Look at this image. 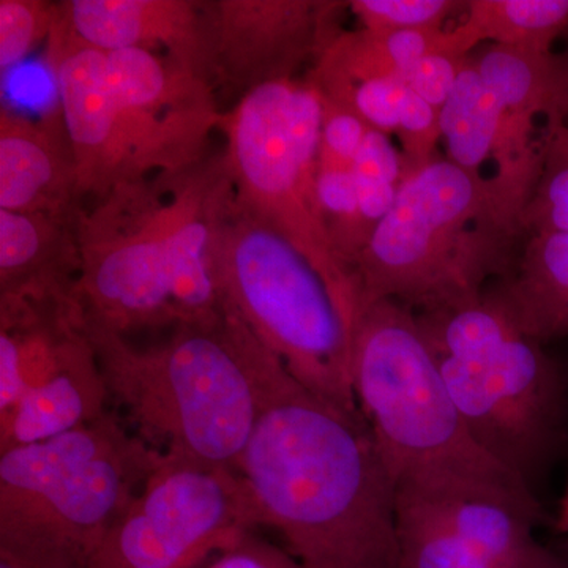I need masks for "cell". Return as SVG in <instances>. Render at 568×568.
Instances as JSON below:
<instances>
[{"mask_svg": "<svg viewBox=\"0 0 568 568\" xmlns=\"http://www.w3.org/2000/svg\"><path fill=\"white\" fill-rule=\"evenodd\" d=\"M465 59L444 52L425 55L403 74V81L410 91L440 111L457 84Z\"/></svg>", "mask_w": 568, "mask_h": 568, "instance_id": "cell-33", "label": "cell"}, {"mask_svg": "<svg viewBox=\"0 0 568 568\" xmlns=\"http://www.w3.org/2000/svg\"><path fill=\"white\" fill-rule=\"evenodd\" d=\"M416 316L470 436L534 489L564 416L559 373L544 345L518 327L493 286Z\"/></svg>", "mask_w": 568, "mask_h": 568, "instance_id": "cell-6", "label": "cell"}, {"mask_svg": "<svg viewBox=\"0 0 568 568\" xmlns=\"http://www.w3.org/2000/svg\"><path fill=\"white\" fill-rule=\"evenodd\" d=\"M351 381L396 489H478L544 515L534 489L470 436L413 310L394 301L358 310Z\"/></svg>", "mask_w": 568, "mask_h": 568, "instance_id": "cell-3", "label": "cell"}, {"mask_svg": "<svg viewBox=\"0 0 568 568\" xmlns=\"http://www.w3.org/2000/svg\"><path fill=\"white\" fill-rule=\"evenodd\" d=\"M556 526H558L559 532L568 534V487L566 495L562 497V503H560L558 525Z\"/></svg>", "mask_w": 568, "mask_h": 568, "instance_id": "cell-35", "label": "cell"}, {"mask_svg": "<svg viewBox=\"0 0 568 568\" xmlns=\"http://www.w3.org/2000/svg\"><path fill=\"white\" fill-rule=\"evenodd\" d=\"M106 69L126 140L145 178L181 173L209 155V138L224 115L211 82L144 50L106 52Z\"/></svg>", "mask_w": 568, "mask_h": 568, "instance_id": "cell-12", "label": "cell"}, {"mask_svg": "<svg viewBox=\"0 0 568 568\" xmlns=\"http://www.w3.org/2000/svg\"><path fill=\"white\" fill-rule=\"evenodd\" d=\"M508 118L547 130L568 118V58L556 52L484 44L470 52Z\"/></svg>", "mask_w": 568, "mask_h": 568, "instance_id": "cell-21", "label": "cell"}, {"mask_svg": "<svg viewBox=\"0 0 568 568\" xmlns=\"http://www.w3.org/2000/svg\"><path fill=\"white\" fill-rule=\"evenodd\" d=\"M166 174L115 186L78 219L85 324L125 336L181 324L171 272Z\"/></svg>", "mask_w": 568, "mask_h": 568, "instance_id": "cell-9", "label": "cell"}, {"mask_svg": "<svg viewBox=\"0 0 568 568\" xmlns=\"http://www.w3.org/2000/svg\"><path fill=\"white\" fill-rule=\"evenodd\" d=\"M316 91L355 112L369 129L386 133L388 136L395 134L398 129L399 104L406 92L403 78H383L358 84L339 85L328 91Z\"/></svg>", "mask_w": 568, "mask_h": 568, "instance_id": "cell-30", "label": "cell"}, {"mask_svg": "<svg viewBox=\"0 0 568 568\" xmlns=\"http://www.w3.org/2000/svg\"><path fill=\"white\" fill-rule=\"evenodd\" d=\"M257 528L237 470L163 454L89 568H196Z\"/></svg>", "mask_w": 568, "mask_h": 568, "instance_id": "cell-10", "label": "cell"}, {"mask_svg": "<svg viewBox=\"0 0 568 568\" xmlns=\"http://www.w3.org/2000/svg\"><path fill=\"white\" fill-rule=\"evenodd\" d=\"M321 118L320 93L305 78L264 85L224 112L223 155L235 200L304 254L354 328L353 278L336 257L317 200Z\"/></svg>", "mask_w": 568, "mask_h": 568, "instance_id": "cell-8", "label": "cell"}, {"mask_svg": "<svg viewBox=\"0 0 568 568\" xmlns=\"http://www.w3.org/2000/svg\"><path fill=\"white\" fill-rule=\"evenodd\" d=\"M435 52L457 55L447 29L390 33L366 29L343 31L304 78L320 91L383 78H403L418 59Z\"/></svg>", "mask_w": 568, "mask_h": 568, "instance_id": "cell-22", "label": "cell"}, {"mask_svg": "<svg viewBox=\"0 0 568 568\" xmlns=\"http://www.w3.org/2000/svg\"><path fill=\"white\" fill-rule=\"evenodd\" d=\"M257 418L237 473L302 568H402L396 487L362 414L302 386L250 332Z\"/></svg>", "mask_w": 568, "mask_h": 568, "instance_id": "cell-1", "label": "cell"}, {"mask_svg": "<svg viewBox=\"0 0 568 568\" xmlns=\"http://www.w3.org/2000/svg\"><path fill=\"white\" fill-rule=\"evenodd\" d=\"M0 568H26L20 566V564L13 562V560L0 558Z\"/></svg>", "mask_w": 568, "mask_h": 568, "instance_id": "cell-36", "label": "cell"}, {"mask_svg": "<svg viewBox=\"0 0 568 568\" xmlns=\"http://www.w3.org/2000/svg\"><path fill=\"white\" fill-rule=\"evenodd\" d=\"M163 452L114 414L0 452V558L26 568H89Z\"/></svg>", "mask_w": 568, "mask_h": 568, "instance_id": "cell-5", "label": "cell"}, {"mask_svg": "<svg viewBox=\"0 0 568 568\" xmlns=\"http://www.w3.org/2000/svg\"><path fill=\"white\" fill-rule=\"evenodd\" d=\"M58 17L88 47L163 51L211 82L205 0H63Z\"/></svg>", "mask_w": 568, "mask_h": 568, "instance_id": "cell-15", "label": "cell"}, {"mask_svg": "<svg viewBox=\"0 0 568 568\" xmlns=\"http://www.w3.org/2000/svg\"><path fill=\"white\" fill-rule=\"evenodd\" d=\"M358 207L366 231L373 235L377 224L392 211L398 197L399 186L405 178L402 151L392 136L369 129L353 168Z\"/></svg>", "mask_w": 568, "mask_h": 568, "instance_id": "cell-25", "label": "cell"}, {"mask_svg": "<svg viewBox=\"0 0 568 568\" xmlns=\"http://www.w3.org/2000/svg\"><path fill=\"white\" fill-rule=\"evenodd\" d=\"M78 222L0 211V305L81 312Z\"/></svg>", "mask_w": 568, "mask_h": 568, "instance_id": "cell-17", "label": "cell"}, {"mask_svg": "<svg viewBox=\"0 0 568 568\" xmlns=\"http://www.w3.org/2000/svg\"><path fill=\"white\" fill-rule=\"evenodd\" d=\"M349 2L339 0H205L209 74L216 97L304 78L343 32Z\"/></svg>", "mask_w": 568, "mask_h": 568, "instance_id": "cell-11", "label": "cell"}, {"mask_svg": "<svg viewBox=\"0 0 568 568\" xmlns=\"http://www.w3.org/2000/svg\"><path fill=\"white\" fill-rule=\"evenodd\" d=\"M110 398L138 436L163 454L237 470L257 418L248 328L230 310L212 324L179 325L162 345L85 324Z\"/></svg>", "mask_w": 568, "mask_h": 568, "instance_id": "cell-4", "label": "cell"}, {"mask_svg": "<svg viewBox=\"0 0 568 568\" xmlns=\"http://www.w3.org/2000/svg\"><path fill=\"white\" fill-rule=\"evenodd\" d=\"M396 493L432 507L491 568H568L534 537L541 517L506 497L477 489Z\"/></svg>", "mask_w": 568, "mask_h": 568, "instance_id": "cell-18", "label": "cell"}, {"mask_svg": "<svg viewBox=\"0 0 568 568\" xmlns=\"http://www.w3.org/2000/svg\"><path fill=\"white\" fill-rule=\"evenodd\" d=\"M463 13L450 29L459 58L484 44L551 52L568 31V0H467Z\"/></svg>", "mask_w": 568, "mask_h": 568, "instance_id": "cell-23", "label": "cell"}, {"mask_svg": "<svg viewBox=\"0 0 568 568\" xmlns=\"http://www.w3.org/2000/svg\"><path fill=\"white\" fill-rule=\"evenodd\" d=\"M213 278L230 310L313 394L361 414L351 381L353 328L320 272L234 189L213 244Z\"/></svg>", "mask_w": 568, "mask_h": 568, "instance_id": "cell-7", "label": "cell"}, {"mask_svg": "<svg viewBox=\"0 0 568 568\" xmlns=\"http://www.w3.org/2000/svg\"><path fill=\"white\" fill-rule=\"evenodd\" d=\"M491 286L530 338H567L568 233L528 235L510 274Z\"/></svg>", "mask_w": 568, "mask_h": 568, "instance_id": "cell-20", "label": "cell"}, {"mask_svg": "<svg viewBox=\"0 0 568 568\" xmlns=\"http://www.w3.org/2000/svg\"><path fill=\"white\" fill-rule=\"evenodd\" d=\"M396 537L402 568H491L432 507L402 493H396Z\"/></svg>", "mask_w": 568, "mask_h": 568, "instance_id": "cell-24", "label": "cell"}, {"mask_svg": "<svg viewBox=\"0 0 568 568\" xmlns=\"http://www.w3.org/2000/svg\"><path fill=\"white\" fill-rule=\"evenodd\" d=\"M110 399L95 351L88 343L47 383L22 396L0 417V452L44 443L95 424Z\"/></svg>", "mask_w": 568, "mask_h": 568, "instance_id": "cell-19", "label": "cell"}, {"mask_svg": "<svg viewBox=\"0 0 568 568\" xmlns=\"http://www.w3.org/2000/svg\"><path fill=\"white\" fill-rule=\"evenodd\" d=\"M47 62L84 201L145 179L115 108L106 52L74 39L55 13Z\"/></svg>", "mask_w": 568, "mask_h": 568, "instance_id": "cell-13", "label": "cell"}, {"mask_svg": "<svg viewBox=\"0 0 568 568\" xmlns=\"http://www.w3.org/2000/svg\"><path fill=\"white\" fill-rule=\"evenodd\" d=\"M525 239L521 212L495 183L436 156L403 178L355 263L357 313L377 301L414 313L467 304L510 274Z\"/></svg>", "mask_w": 568, "mask_h": 568, "instance_id": "cell-2", "label": "cell"}, {"mask_svg": "<svg viewBox=\"0 0 568 568\" xmlns=\"http://www.w3.org/2000/svg\"><path fill=\"white\" fill-rule=\"evenodd\" d=\"M205 568H302L287 549L268 544L252 532L222 552Z\"/></svg>", "mask_w": 568, "mask_h": 568, "instance_id": "cell-34", "label": "cell"}, {"mask_svg": "<svg viewBox=\"0 0 568 568\" xmlns=\"http://www.w3.org/2000/svg\"><path fill=\"white\" fill-rule=\"evenodd\" d=\"M395 134L398 136L399 151L405 163V175L420 170L436 159L437 144L443 141L440 111L406 85Z\"/></svg>", "mask_w": 568, "mask_h": 568, "instance_id": "cell-31", "label": "cell"}, {"mask_svg": "<svg viewBox=\"0 0 568 568\" xmlns=\"http://www.w3.org/2000/svg\"><path fill=\"white\" fill-rule=\"evenodd\" d=\"M525 235L568 233V125L545 130L544 162L523 213Z\"/></svg>", "mask_w": 568, "mask_h": 568, "instance_id": "cell-26", "label": "cell"}, {"mask_svg": "<svg viewBox=\"0 0 568 568\" xmlns=\"http://www.w3.org/2000/svg\"><path fill=\"white\" fill-rule=\"evenodd\" d=\"M58 2L0 0V69L9 71L47 43L54 28Z\"/></svg>", "mask_w": 568, "mask_h": 568, "instance_id": "cell-29", "label": "cell"}, {"mask_svg": "<svg viewBox=\"0 0 568 568\" xmlns=\"http://www.w3.org/2000/svg\"><path fill=\"white\" fill-rule=\"evenodd\" d=\"M317 200L336 257L353 278L354 265L368 245L372 235L366 231L362 219L351 170L320 166Z\"/></svg>", "mask_w": 568, "mask_h": 568, "instance_id": "cell-27", "label": "cell"}, {"mask_svg": "<svg viewBox=\"0 0 568 568\" xmlns=\"http://www.w3.org/2000/svg\"><path fill=\"white\" fill-rule=\"evenodd\" d=\"M440 132L447 160L477 181L493 182L525 213L544 162V140L514 129L506 110L466 55L443 110Z\"/></svg>", "mask_w": 568, "mask_h": 568, "instance_id": "cell-14", "label": "cell"}, {"mask_svg": "<svg viewBox=\"0 0 568 568\" xmlns=\"http://www.w3.org/2000/svg\"><path fill=\"white\" fill-rule=\"evenodd\" d=\"M459 0H351L362 29L373 32L440 31L448 18L465 11Z\"/></svg>", "mask_w": 568, "mask_h": 568, "instance_id": "cell-28", "label": "cell"}, {"mask_svg": "<svg viewBox=\"0 0 568 568\" xmlns=\"http://www.w3.org/2000/svg\"><path fill=\"white\" fill-rule=\"evenodd\" d=\"M320 99L323 108L320 166L351 170L369 126L343 104L321 93Z\"/></svg>", "mask_w": 568, "mask_h": 568, "instance_id": "cell-32", "label": "cell"}, {"mask_svg": "<svg viewBox=\"0 0 568 568\" xmlns=\"http://www.w3.org/2000/svg\"><path fill=\"white\" fill-rule=\"evenodd\" d=\"M564 40H566V51H564V54H566L568 58V31H567L566 36H564ZM566 125H568V118L566 121Z\"/></svg>", "mask_w": 568, "mask_h": 568, "instance_id": "cell-37", "label": "cell"}, {"mask_svg": "<svg viewBox=\"0 0 568 568\" xmlns=\"http://www.w3.org/2000/svg\"><path fill=\"white\" fill-rule=\"evenodd\" d=\"M84 207L61 114L0 110V211L78 222Z\"/></svg>", "mask_w": 568, "mask_h": 568, "instance_id": "cell-16", "label": "cell"}]
</instances>
